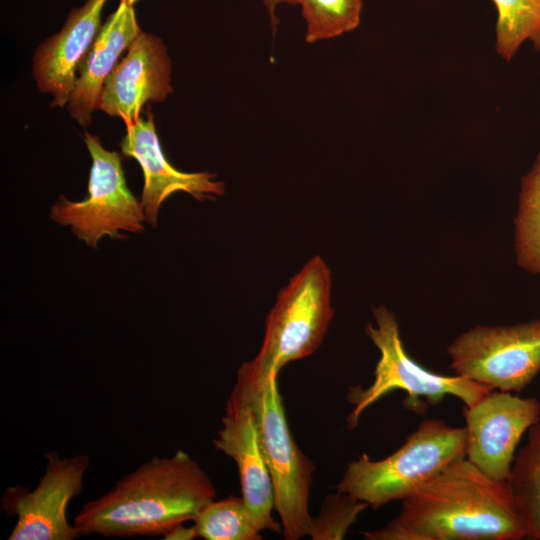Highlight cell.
Listing matches in <instances>:
<instances>
[{
	"instance_id": "cell-1",
	"label": "cell",
	"mask_w": 540,
	"mask_h": 540,
	"mask_svg": "<svg viewBox=\"0 0 540 540\" xmlns=\"http://www.w3.org/2000/svg\"><path fill=\"white\" fill-rule=\"evenodd\" d=\"M367 540H522L526 527L508 481H497L459 459L403 500Z\"/></svg>"
},
{
	"instance_id": "cell-2",
	"label": "cell",
	"mask_w": 540,
	"mask_h": 540,
	"mask_svg": "<svg viewBox=\"0 0 540 540\" xmlns=\"http://www.w3.org/2000/svg\"><path fill=\"white\" fill-rule=\"evenodd\" d=\"M216 498L208 474L188 453L153 456L79 510L73 524L80 536H165L194 520Z\"/></svg>"
},
{
	"instance_id": "cell-3",
	"label": "cell",
	"mask_w": 540,
	"mask_h": 540,
	"mask_svg": "<svg viewBox=\"0 0 540 540\" xmlns=\"http://www.w3.org/2000/svg\"><path fill=\"white\" fill-rule=\"evenodd\" d=\"M277 373H262L249 361L238 371L234 388L249 404L269 469L286 540L308 536L312 516L309 495L315 471L313 462L300 450L289 429Z\"/></svg>"
},
{
	"instance_id": "cell-4",
	"label": "cell",
	"mask_w": 540,
	"mask_h": 540,
	"mask_svg": "<svg viewBox=\"0 0 540 540\" xmlns=\"http://www.w3.org/2000/svg\"><path fill=\"white\" fill-rule=\"evenodd\" d=\"M466 445L465 427L427 419L386 458L371 460L362 454L350 462L335 488L373 509L403 501L451 463L465 458Z\"/></svg>"
},
{
	"instance_id": "cell-5",
	"label": "cell",
	"mask_w": 540,
	"mask_h": 540,
	"mask_svg": "<svg viewBox=\"0 0 540 540\" xmlns=\"http://www.w3.org/2000/svg\"><path fill=\"white\" fill-rule=\"evenodd\" d=\"M331 293V270L315 255L277 294L261 347L249 363L262 373L278 374L289 362L312 355L334 316Z\"/></svg>"
},
{
	"instance_id": "cell-6",
	"label": "cell",
	"mask_w": 540,
	"mask_h": 540,
	"mask_svg": "<svg viewBox=\"0 0 540 540\" xmlns=\"http://www.w3.org/2000/svg\"><path fill=\"white\" fill-rule=\"evenodd\" d=\"M372 313L375 325L368 323L365 332L378 348L380 358L373 382L365 389L362 386L349 389L348 402L354 406L347 418L349 429L358 425L361 414L369 406L395 390L407 393L405 406L414 411H423L425 403L437 405L448 395L460 399L464 406H471L490 391L467 378L437 374L419 365L403 346L394 313L384 305L373 308Z\"/></svg>"
},
{
	"instance_id": "cell-7",
	"label": "cell",
	"mask_w": 540,
	"mask_h": 540,
	"mask_svg": "<svg viewBox=\"0 0 540 540\" xmlns=\"http://www.w3.org/2000/svg\"><path fill=\"white\" fill-rule=\"evenodd\" d=\"M92 165L88 196L73 202L60 196L51 207V219L96 248L103 236L123 238L120 231L140 233L146 220L144 209L127 186L121 156L105 149L99 137L85 134Z\"/></svg>"
},
{
	"instance_id": "cell-8",
	"label": "cell",
	"mask_w": 540,
	"mask_h": 540,
	"mask_svg": "<svg viewBox=\"0 0 540 540\" xmlns=\"http://www.w3.org/2000/svg\"><path fill=\"white\" fill-rule=\"evenodd\" d=\"M455 375L490 390L520 392L540 372V320L476 326L447 348Z\"/></svg>"
},
{
	"instance_id": "cell-9",
	"label": "cell",
	"mask_w": 540,
	"mask_h": 540,
	"mask_svg": "<svg viewBox=\"0 0 540 540\" xmlns=\"http://www.w3.org/2000/svg\"><path fill=\"white\" fill-rule=\"evenodd\" d=\"M45 457V472L34 489L13 486L3 493L2 510L16 517L8 540H73L80 536L68 522L67 508L83 488L90 457H60L52 451Z\"/></svg>"
},
{
	"instance_id": "cell-10",
	"label": "cell",
	"mask_w": 540,
	"mask_h": 540,
	"mask_svg": "<svg viewBox=\"0 0 540 540\" xmlns=\"http://www.w3.org/2000/svg\"><path fill=\"white\" fill-rule=\"evenodd\" d=\"M465 458L488 477L508 481L523 435L540 419V402L511 392L490 390L464 406Z\"/></svg>"
},
{
	"instance_id": "cell-11",
	"label": "cell",
	"mask_w": 540,
	"mask_h": 540,
	"mask_svg": "<svg viewBox=\"0 0 540 540\" xmlns=\"http://www.w3.org/2000/svg\"><path fill=\"white\" fill-rule=\"evenodd\" d=\"M222 428L212 443L237 466L241 496L252 522L261 532L280 533L282 525L272 515L275 497L272 478L264 459L257 426L249 404L233 389L222 417Z\"/></svg>"
},
{
	"instance_id": "cell-12",
	"label": "cell",
	"mask_w": 540,
	"mask_h": 540,
	"mask_svg": "<svg viewBox=\"0 0 540 540\" xmlns=\"http://www.w3.org/2000/svg\"><path fill=\"white\" fill-rule=\"evenodd\" d=\"M171 70L163 42L141 31L106 79L98 109L126 124L136 122L145 103L162 102L173 92Z\"/></svg>"
},
{
	"instance_id": "cell-13",
	"label": "cell",
	"mask_w": 540,
	"mask_h": 540,
	"mask_svg": "<svg viewBox=\"0 0 540 540\" xmlns=\"http://www.w3.org/2000/svg\"><path fill=\"white\" fill-rule=\"evenodd\" d=\"M122 153L138 161L144 174L141 205L146 221L157 225L162 203L175 192H185L200 201L215 200L225 193V184L209 172H183L168 162L162 152L153 115L126 124L120 143Z\"/></svg>"
},
{
	"instance_id": "cell-14",
	"label": "cell",
	"mask_w": 540,
	"mask_h": 540,
	"mask_svg": "<svg viewBox=\"0 0 540 540\" xmlns=\"http://www.w3.org/2000/svg\"><path fill=\"white\" fill-rule=\"evenodd\" d=\"M107 0H87L70 11L60 32L47 38L35 51L33 74L43 93L52 95L51 107L68 103L79 68L101 28Z\"/></svg>"
},
{
	"instance_id": "cell-15",
	"label": "cell",
	"mask_w": 540,
	"mask_h": 540,
	"mask_svg": "<svg viewBox=\"0 0 540 540\" xmlns=\"http://www.w3.org/2000/svg\"><path fill=\"white\" fill-rule=\"evenodd\" d=\"M140 32L133 5L120 2L88 50L68 101L67 109L80 125L90 124L93 111L98 109L106 79L118 64L122 52L129 48Z\"/></svg>"
},
{
	"instance_id": "cell-16",
	"label": "cell",
	"mask_w": 540,
	"mask_h": 540,
	"mask_svg": "<svg viewBox=\"0 0 540 540\" xmlns=\"http://www.w3.org/2000/svg\"><path fill=\"white\" fill-rule=\"evenodd\" d=\"M508 483L524 519L526 539L540 540V419L527 431Z\"/></svg>"
},
{
	"instance_id": "cell-17",
	"label": "cell",
	"mask_w": 540,
	"mask_h": 540,
	"mask_svg": "<svg viewBox=\"0 0 540 540\" xmlns=\"http://www.w3.org/2000/svg\"><path fill=\"white\" fill-rule=\"evenodd\" d=\"M514 225L518 265L529 273L540 275V153L532 169L521 180Z\"/></svg>"
},
{
	"instance_id": "cell-18",
	"label": "cell",
	"mask_w": 540,
	"mask_h": 540,
	"mask_svg": "<svg viewBox=\"0 0 540 540\" xmlns=\"http://www.w3.org/2000/svg\"><path fill=\"white\" fill-rule=\"evenodd\" d=\"M498 17L495 50L510 61L526 40L540 51V0H492Z\"/></svg>"
},
{
	"instance_id": "cell-19",
	"label": "cell",
	"mask_w": 540,
	"mask_h": 540,
	"mask_svg": "<svg viewBox=\"0 0 540 540\" xmlns=\"http://www.w3.org/2000/svg\"><path fill=\"white\" fill-rule=\"evenodd\" d=\"M197 536L206 540H260L242 496H229L204 506L193 520Z\"/></svg>"
},
{
	"instance_id": "cell-20",
	"label": "cell",
	"mask_w": 540,
	"mask_h": 540,
	"mask_svg": "<svg viewBox=\"0 0 540 540\" xmlns=\"http://www.w3.org/2000/svg\"><path fill=\"white\" fill-rule=\"evenodd\" d=\"M298 4L309 44L351 32L360 24L363 0H299Z\"/></svg>"
},
{
	"instance_id": "cell-21",
	"label": "cell",
	"mask_w": 540,
	"mask_h": 540,
	"mask_svg": "<svg viewBox=\"0 0 540 540\" xmlns=\"http://www.w3.org/2000/svg\"><path fill=\"white\" fill-rule=\"evenodd\" d=\"M367 507L365 502L347 493L337 491L327 495L318 516L312 517L308 536L313 540L343 539L350 526Z\"/></svg>"
},
{
	"instance_id": "cell-22",
	"label": "cell",
	"mask_w": 540,
	"mask_h": 540,
	"mask_svg": "<svg viewBox=\"0 0 540 540\" xmlns=\"http://www.w3.org/2000/svg\"><path fill=\"white\" fill-rule=\"evenodd\" d=\"M197 536V531L193 526L185 527L183 524H180L173 529H171L165 536L164 539L167 540H191Z\"/></svg>"
},
{
	"instance_id": "cell-23",
	"label": "cell",
	"mask_w": 540,
	"mask_h": 540,
	"mask_svg": "<svg viewBox=\"0 0 540 540\" xmlns=\"http://www.w3.org/2000/svg\"><path fill=\"white\" fill-rule=\"evenodd\" d=\"M289 4V5H298L299 3V0H263V4L270 16V20H271V23H272V26L273 28L276 27V25L278 24L279 20L275 14L276 12V8L280 5V4Z\"/></svg>"
},
{
	"instance_id": "cell-24",
	"label": "cell",
	"mask_w": 540,
	"mask_h": 540,
	"mask_svg": "<svg viewBox=\"0 0 540 540\" xmlns=\"http://www.w3.org/2000/svg\"><path fill=\"white\" fill-rule=\"evenodd\" d=\"M137 0H120V2H124L129 5H133Z\"/></svg>"
}]
</instances>
